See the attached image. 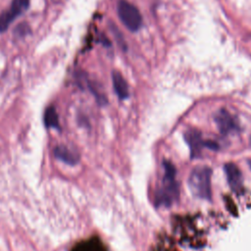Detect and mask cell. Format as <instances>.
Masks as SVG:
<instances>
[{
    "label": "cell",
    "mask_w": 251,
    "mask_h": 251,
    "mask_svg": "<svg viewBox=\"0 0 251 251\" xmlns=\"http://www.w3.org/2000/svg\"><path fill=\"white\" fill-rule=\"evenodd\" d=\"M164 176L162 184L156 194V202L158 205L170 207L178 199L179 189L176 181V171L170 161H164Z\"/></svg>",
    "instance_id": "obj_1"
},
{
    "label": "cell",
    "mask_w": 251,
    "mask_h": 251,
    "mask_svg": "<svg viewBox=\"0 0 251 251\" xmlns=\"http://www.w3.org/2000/svg\"><path fill=\"white\" fill-rule=\"evenodd\" d=\"M212 170L207 166H198L194 168L188 177V187L191 193L201 199L211 200Z\"/></svg>",
    "instance_id": "obj_2"
},
{
    "label": "cell",
    "mask_w": 251,
    "mask_h": 251,
    "mask_svg": "<svg viewBox=\"0 0 251 251\" xmlns=\"http://www.w3.org/2000/svg\"><path fill=\"white\" fill-rule=\"evenodd\" d=\"M117 12L124 25L131 30L137 31L142 25V17L139 10L126 0H120L117 4Z\"/></svg>",
    "instance_id": "obj_3"
},
{
    "label": "cell",
    "mask_w": 251,
    "mask_h": 251,
    "mask_svg": "<svg viewBox=\"0 0 251 251\" xmlns=\"http://www.w3.org/2000/svg\"><path fill=\"white\" fill-rule=\"evenodd\" d=\"M29 6V0H12L8 10L0 14V32H4L14 20L23 14Z\"/></svg>",
    "instance_id": "obj_4"
},
{
    "label": "cell",
    "mask_w": 251,
    "mask_h": 251,
    "mask_svg": "<svg viewBox=\"0 0 251 251\" xmlns=\"http://www.w3.org/2000/svg\"><path fill=\"white\" fill-rule=\"evenodd\" d=\"M215 123L222 134H230L238 131L239 129V126L235 118L225 109H221L216 113Z\"/></svg>",
    "instance_id": "obj_5"
},
{
    "label": "cell",
    "mask_w": 251,
    "mask_h": 251,
    "mask_svg": "<svg viewBox=\"0 0 251 251\" xmlns=\"http://www.w3.org/2000/svg\"><path fill=\"white\" fill-rule=\"evenodd\" d=\"M226 180L230 189L234 192H237L242 187L243 177L240 169L234 163H226L224 167Z\"/></svg>",
    "instance_id": "obj_6"
},
{
    "label": "cell",
    "mask_w": 251,
    "mask_h": 251,
    "mask_svg": "<svg viewBox=\"0 0 251 251\" xmlns=\"http://www.w3.org/2000/svg\"><path fill=\"white\" fill-rule=\"evenodd\" d=\"M185 140L190 148L192 157L198 156L200 154L201 148L206 147V142L202 140L201 133L195 129L189 130L185 133Z\"/></svg>",
    "instance_id": "obj_7"
},
{
    "label": "cell",
    "mask_w": 251,
    "mask_h": 251,
    "mask_svg": "<svg viewBox=\"0 0 251 251\" xmlns=\"http://www.w3.org/2000/svg\"><path fill=\"white\" fill-rule=\"evenodd\" d=\"M112 82L117 96L122 100L126 99L128 97V85L122 74L114 71L112 73Z\"/></svg>",
    "instance_id": "obj_8"
},
{
    "label": "cell",
    "mask_w": 251,
    "mask_h": 251,
    "mask_svg": "<svg viewBox=\"0 0 251 251\" xmlns=\"http://www.w3.org/2000/svg\"><path fill=\"white\" fill-rule=\"evenodd\" d=\"M54 155L57 159L61 160L62 162L68 164V165H75L77 164L79 158L78 156L74 153L72 150H70L69 148H67L66 146H57L54 149Z\"/></svg>",
    "instance_id": "obj_9"
},
{
    "label": "cell",
    "mask_w": 251,
    "mask_h": 251,
    "mask_svg": "<svg viewBox=\"0 0 251 251\" xmlns=\"http://www.w3.org/2000/svg\"><path fill=\"white\" fill-rule=\"evenodd\" d=\"M44 124H45L46 127H49V128H57V129L60 128L59 117H58L55 107L50 106L45 110Z\"/></svg>",
    "instance_id": "obj_10"
},
{
    "label": "cell",
    "mask_w": 251,
    "mask_h": 251,
    "mask_svg": "<svg viewBox=\"0 0 251 251\" xmlns=\"http://www.w3.org/2000/svg\"><path fill=\"white\" fill-rule=\"evenodd\" d=\"M31 32L30 26L27 23H20L14 29V34L17 37H25L27 34Z\"/></svg>",
    "instance_id": "obj_11"
},
{
    "label": "cell",
    "mask_w": 251,
    "mask_h": 251,
    "mask_svg": "<svg viewBox=\"0 0 251 251\" xmlns=\"http://www.w3.org/2000/svg\"><path fill=\"white\" fill-rule=\"evenodd\" d=\"M249 166H250V168H251V161H249Z\"/></svg>",
    "instance_id": "obj_12"
}]
</instances>
